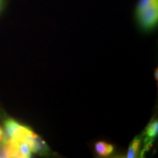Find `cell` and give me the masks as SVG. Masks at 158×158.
<instances>
[{
    "label": "cell",
    "mask_w": 158,
    "mask_h": 158,
    "mask_svg": "<svg viewBox=\"0 0 158 158\" xmlns=\"http://www.w3.org/2000/svg\"><path fill=\"white\" fill-rule=\"evenodd\" d=\"M140 23L143 28L150 29L157 24L158 20V2L138 15Z\"/></svg>",
    "instance_id": "obj_1"
},
{
    "label": "cell",
    "mask_w": 158,
    "mask_h": 158,
    "mask_svg": "<svg viewBox=\"0 0 158 158\" xmlns=\"http://www.w3.org/2000/svg\"><path fill=\"white\" fill-rule=\"evenodd\" d=\"M31 151L34 153L45 154L48 151V147L44 141H43L36 134L27 142Z\"/></svg>",
    "instance_id": "obj_2"
},
{
    "label": "cell",
    "mask_w": 158,
    "mask_h": 158,
    "mask_svg": "<svg viewBox=\"0 0 158 158\" xmlns=\"http://www.w3.org/2000/svg\"><path fill=\"white\" fill-rule=\"evenodd\" d=\"M158 133V122L157 120H153L148 124V126L146 128L145 134H146V147L144 148V150L142 152V154L144 152L145 150H148L149 149L150 144L152 142V140L157 135Z\"/></svg>",
    "instance_id": "obj_3"
},
{
    "label": "cell",
    "mask_w": 158,
    "mask_h": 158,
    "mask_svg": "<svg viewBox=\"0 0 158 158\" xmlns=\"http://www.w3.org/2000/svg\"><path fill=\"white\" fill-rule=\"evenodd\" d=\"M21 124H19L13 119H7L5 122V131L6 133L5 137H3L6 139H13L17 135L18 132L21 127Z\"/></svg>",
    "instance_id": "obj_4"
},
{
    "label": "cell",
    "mask_w": 158,
    "mask_h": 158,
    "mask_svg": "<svg viewBox=\"0 0 158 158\" xmlns=\"http://www.w3.org/2000/svg\"><path fill=\"white\" fill-rule=\"evenodd\" d=\"M96 152L100 156H106L112 153L114 150V147L110 144H108L105 142H98L95 144Z\"/></svg>",
    "instance_id": "obj_5"
},
{
    "label": "cell",
    "mask_w": 158,
    "mask_h": 158,
    "mask_svg": "<svg viewBox=\"0 0 158 158\" xmlns=\"http://www.w3.org/2000/svg\"><path fill=\"white\" fill-rule=\"evenodd\" d=\"M140 143H141V140H140V138L138 137H136L135 139L131 142L129 147V150H128L127 152V158H133L137 157V153L138 149H139Z\"/></svg>",
    "instance_id": "obj_6"
},
{
    "label": "cell",
    "mask_w": 158,
    "mask_h": 158,
    "mask_svg": "<svg viewBox=\"0 0 158 158\" xmlns=\"http://www.w3.org/2000/svg\"><path fill=\"white\" fill-rule=\"evenodd\" d=\"M157 2L158 0H140L137 7V15L141 14L143 11Z\"/></svg>",
    "instance_id": "obj_7"
},
{
    "label": "cell",
    "mask_w": 158,
    "mask_h": 158,
    "mask_svg": "<svg viewBox=\"0 0 158 158\" xmlns=\"http://www.w3.org/2000/svg\"><path fill=\"white\" fill-rule=\"evenodd\" d=\"M3 137H4V134H3V132L2 130H1V128H0V142L2 141L3 139Z\"/></svg>",
    "instance_id": "obj_8"
},
{
    "label": "cell",
    "mask_w": 158,
    "mask_h": 158,
    "mask_svg": "<svg viewBox=\"0 0 158 158\" xmlns=\"http://www.w3.org/2000/svg\"><path fill=\"white\" fill-rule=\"evenodd\" d=\"M155 76L156 80H157V79H158V70H157V69H156V70H155Z\"/></svg>",
    "instance_id": "obj_9"
},
{
    "label": "cell",
    "mask_w": 158,
    "mask_h": 158,
    "mask_svg": "<svg viewBox=\"0 0 158 158\" xmlns=\"http://www.w3.org/2000/svg\"><path fill=\"white\" fill-rule=\"evenodd\" d=\"M0 2H1V0H0Z\"/></svg>",
    "instance_id": "obj_10"
}]
</instances>
